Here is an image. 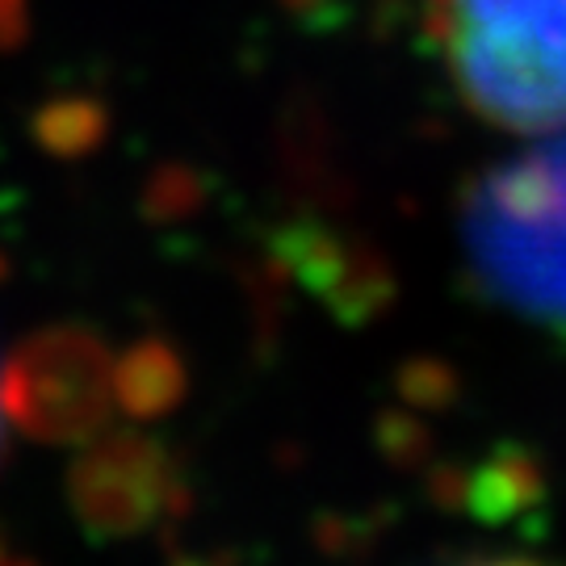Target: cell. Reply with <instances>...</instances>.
<instances>
[{
    "mask_svg": "<svg viewBox=\"0 0 566 566\" xmlns=\"http://www.w3.org/2000/svg\"><path fill=\"white\" fill-rule=\"evenodd\" d=\"M424 9L474 118L525 139L566 130V0H424Z\"/></svg>",
    "mask_w": 566,
    "mask_h": 566,
    "instance_id": "cell-1",
    "label": "cell"
},
{
    "mask_svg": "<svg viewBox=\"0 0 566 566\" xmlns=\"http://www.w3.org/2000/svg\"><path fill=\"white\" fill-rule=\"evenodd\" d=\"M465 252L500 303L566 336V130L542 135L470 193Z\"/></svg>",
    "mask_w": 566,
    "mask_h": 566,
    "instance_id": "cell-2",
    "label": "cell"
},
{
    "mask_svg": "<svg viewBox=\"0 0 566 566\" xmlns=\"http://www.w3.org/2000/svg\"><path fill=\"white\" fill-rule=\"evenodd\" d=\"M21 13H25V0H0V39H9L18 30Z\"/></svg>",
    "mask_w": 566,
    "mask_h": 566,
    "instance_id": "cell-3",
    "label": "cell"
},
{
    "mask_svg": "<svg viewBox=\"0 0 566 566\" xmlns=\"http://www.w3.org/2000/svg\"><path fill=\"white\" fill-rule=\"evenodd\" d=\"M474 566H546V563H528V558H495V563H474Z\"/></svg>",
    "mask_w": 566,
    "mask_h": 566,
    "instance_id": "cell-4",
    "label": "cell"
}]
</instances>
